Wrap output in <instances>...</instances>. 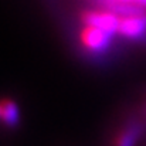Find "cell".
<instances>
[{
    "mask_svg": "<svg viewBox=\"0 0 146 146\" xmlns=\"http://www.w3.org/2000/svg\"><path fill=\"white\" fill-rule=\"evenodd\" d=\"M82 23H84V26L95 27V29H99V30L106 31L108 34L113 36V34H118L121 17L108 9L91 10V11H87L82 14Z\"/></svg>",
    "mask_w": 146,
    "mask_h": 146,
    "instance_id": "1",
    "label": "cell"
},
{
    "mask_svg": "<svg viewBox=\"0 0 146 146\" xmlns=\"http://www.w3.org/2000/svg\"><path fill=\"white\" fill-rule=\"evenodd\" d=\"M111 38H112V36L108 34L106 31H102L99 29L90 27V26H84V29L81 30V34H80V41H81L82 47L94 54L104 52L109 47Z\"/></svg>",
    "mask_w": 146,
    "mask_h": 146,
    "instance_id": "2",
    "label": "cell"
},
{
    "mask_svg": "<svg viewBox=\"0 0 146 146\" xmlns=\"http://www.w3.org/2000/svg\"><path fill=\"white\" fill-rule=\"evenodd\" d=\"M0 119L9 126L17 125V122L20 119V111L14 101H11V99L0 101Z\"/></svg>",
    "mask_w": 146,
    "mask_h": 146,
    "instance_id": "3",
    "label": "cell"
},
{
    "mask_svg": "<svg viewBox=\"0 0 146 146\" xmlns=\"http://www.w3.org/2000/svg\"><path fill=\"white\" fill-rule=\"evenodd\" d=\"M139 136V129L136 126H131L119 133L116 139V146H135Z\"/></svg>",
    "mask_w": 146,
    "mask_h": 146,
    "instance_id": "4",
    "label": "cell"
},
{
    "mask_svg": "<svg viewBox=\"0 0 146 146\" xmlns=\"http://www.w3.org/2000/svg\"><path fill=\"white\" fill-rule=\"evenodd\" d=\"M133 4H136L138 7H141V9L146 10V0H135V3H133Z\"/></svg>",
    "mask_w": 146,
    "mask_h": 146,
    "instance_id": "5",
    "label": "cell"
}]
</instances>
